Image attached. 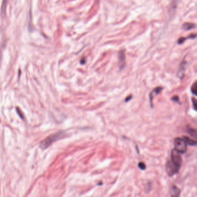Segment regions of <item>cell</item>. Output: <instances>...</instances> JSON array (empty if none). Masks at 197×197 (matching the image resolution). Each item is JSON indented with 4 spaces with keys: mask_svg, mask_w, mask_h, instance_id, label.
I'll return each instance as SVG.
<instances>
[{
    "mask_svg": "<svg viewBox=\"0 0 197 197\" xmlns=\"http://www.w3.org/2000/svg\"><path fill=\"white\" fill-rule=\"evenodd\" d=\"M195 27V25L191 23H185L182 25V29L188 31V30H192Z\"/></svg>",
    "mask_w": 197,
    "mask_h": 197,
    "instance_id": "30bf717a",
    "label": "cell"
},
{
    "mask_svg": "<svg viewBox=\"0 0 197 197\" xmlns=\"http://www.w3.org/2000/svg\"><path fill=\"white\" fill-rule=\"evenodd\" d=\"M171 161L176 167L180 170L182 164V158L179 152L175 149H173L171 151Z\"/></svg>",
    "mask_w": 197,
    "mask_h": 197,
    "instance_id": "3957f363",
    "label": "cell"
},
{
    "mask_svg": "<svg viewBox=\"0 0 197 197\" xmlns=\"http://www.w3.org/2000/svg\"><path fill=\"white\" fill-rule=\"evenodd\" d=\"M195 38H196V34H191L189 36V37H186V38L181 37L178 41H177V43H178V44H179V45H181V44L184 43V42L185 40H188V39H195Z\"/></svg>",
    "mask_w": 197,
    "mask_h": 197,
    "instance_id": "7c38bea8",
    "label": "cell"
},
{
    "mask_svg": "<svg viewBox=\"0 0 197 197\" xmlns=\"http://www.w3.org/2000/svg\"><path fill=\"white\" fill-rule=\"evenodd\" d=\"M9 0H3L1 6V15L2 16L5 15V13H6V9L7 7V4Z\"/></svg>",
    "mask_w": 197,
    "mask_h": 197,
    "instance_id": "4fadbf2b",
    "label": "cell"
},
{
    "mask_svg": "<svg viewBox=\"0 0 197 197\" xmlns=\"http://www.w3.org/2000/svg\"><path fill=\"white\" fill-rule=\"evenodd\" d=\"M163 90V87H157L155 88L154 89L151 91V92L149 94V98H150V106L153 108V100L154 96L157 95L158 94H159L162 90Z\"/></svg>",
    "mask_w": 197,
    "mask_h": 197,
    "instance_id": "52a82bcc",
    "label": "cell"
},
{
    "mask_svg": "<svg viewBox=\"0 0 197 197\" xmlns=\"http://www.w3.org/2000/svg\"><path fill=\"white\" fill-rule=\"evenodd\" d=\"M80 63H81L82 64H85L86 63V60L85 59H83V60H81V61H80Z\"/></svg>",
    "mask_w": 197,
    "mask_h": 197,
    "instance_id": "d6986e66",
    "label": "cell"
},
{
    "mask_svg": "<svg viewBox=\"0 0 197 197\" xmlns=\"http://www.w3.org/2000/svg\"><path fill=\"white\" fill-rule=\"evenodd\" d=\"M187 63L186 61H185L184 60H183L182 63L180 64L179 69L178 71V74H177V75H178V77L180 79H182L184 76V74H185V69H186V67H187Z\"/></svg>",
    "mask_w": 197,
    "mask_h": 197,
    "instance_id": "5b68a950",
    "label": "cell"
},
{
    "mask_svg": "<svg viewBox=\"0 0 197 197\" xmlns=\"http://www.w3.org/2000/svg\"><path fill=\"white\" fill-rule=\"evenodd\" d=\"M64 136H65V133L64 132H61V131L57 132V133H54V134H53L50 135L41 142L40 143L41 148L42 149H45L46 148H48L50 145H51L53 143L55 142V141L60 139V138L64 137Z\"/></svg>",
    "mask_w": 197,
    "mask_h": 197,
    "instance_id": "6da1fadb",
    "label": "cell"
},
{
    "mask_svg": "<svg viewBox=\"0 0 197 197\" xmlns=\"http://www.w3.org/2000/svg\"><path fill=\"white\" fill-rule=\"evenodd\" d=\"M170 196H174V197H177L180 195V190L178 187H177L176 185H173L172 186L170 190Z\"/></svg>",
    "mask_w": 197,
    "mask_h": 197,
    "instance_id": "ba28073f",
    "label": "cell"
},
{
    "mask_svg": "<svg viewBox=\"0 0 197 197\" xmlns=\"http://www.w3.org/2000/svg\"><path fill=\"white\" fill-rule=\"evenodd\" d=\"M119 65L120 69H123L126 65V55L124 50H121L119 53Z\"/></svg>",
    "mask_w": 197,
    "mask_h": 197,
    "instance_id": "8992f818",
    "label": "cell"
},
{
    "mask_svg": "<svg viewBox=\"0 0 197 197\" xmlns=\"http://www.w3.org/2000/svg\"><path fill=\"white\" fill-rule=\"evenodd\" d=\"M187 132H188V134L190 135H191V137L196 138L197 137V134H196V130L195 129H194L193 128H191V127H187Z\"/></svg>",
    "mask_w": 197,
    "mask_h": 197,
    "instance_id": "8fae6325",
    "label": "cell"
},
{
    "mask_svg": "<svg viewBox=\"0 0 197 197\" xmlns=\"http://www.w3.org/2000/svg\"><path fill=\"white\" fill-rule=\"evenodd\" d=\"M132 98V95H130V96H128V97H127V98H126V100H125V102H128V101H130V100H131V98Z\"/></svg>",
    "mask_w": 197,
    "mask_h": 197,
    "instance_id": "ac0fdd59",
    "label": "cell"
},
{
    "mask_svg": "<svg viewBox=\"0 0 197 197\" xmlns=\"http://www.w3.org/2000/svg\"><path fill=\"white\" fill-rule=\"evenodd\" d=\"M172 100L173 101L177 102V103H179V97L178 96H177V95L173 96L172 98Z\"/></svg>",
    "mask_w": 197,
    "mask_h": 197,
    "instance_id": "e0dca14e",
    "label": "cell"
},
{
    "mask_svg": "<svg viewBox=\"0 0 197 197\" xmlns=\"http://www.w3.org/2000/svg\"><path fill=\"white\" fill-rule=\"evenodd\" d=\"M182 138L183 139L185 143H187V145H190V146H196L197 143H196V141L195 140H193V139L188 137H187V136H184V137H182Z\"/></svg>",
    "mask_w": 197,
    "mask_h": 197,
    "instance_id": "9c48e42d",
    "label": "cell"
},
{
    "mask_svg": "<svg viewBox=\"0 0 197 197\" xmlns=\"http://www.w3.org/2000/svg\"><path fill=\"white\" fill-rule=\"evenodd\" d=\"M165 170L166 172L170 176H172L177 173L179 172V170L177 169L172 163L171 162V160L168 161L165 165Z\"/></svg>",
    "mask_w": 197,
    "mask_h": 197,
    "instance_id": "277c9868",
    "label": "cell"
},
{
    "mask_svg": "<svg viewBox=\"0 0 197 197\" xmlns=\"http://www.w3.org/2000/svg\"><path fill=\"white\" fill-rule=\"evenodd\" d=\"M192 102H193V108L194 110H196V105H197V103H196V100L195 98H193L192 99Z\"/></svg>",
    "mask_w": 197,
    "mask_h": 197,
    "instance_id": "2e32d148",
    "label": "cell"
},
{
    "mask_svg": "<svg viewBox=\"0 0 197 197\" xmlns=\"http://www.w3.org/2000/svg\"><path fill=\"white\" fill-rule=\"evenodd\" d=\"M191 92L193 94H194L195 95H197V85L196 82H194V84L193 85L192 87H191Z\"/></svg>",
    "mask_w": 197,
    "mask_h": 197,
    "instance_id": "5bb4252c",
    "label": "cell"
},
{
    "mask_svg": "<svg viewBox=\"0 0 197 197\" xmlns=\"http://www.w3.org/2000/svg\"><path fill=\"white\" fill-rule=\"evenodd\" d=\"M175 149L180 154H184L187 150V145L182 138H176L174 141Z\"/></svg>",
    "mask_w": 197,
    "mask_h": 197,
    "instance_id": "7a4b0ae2",
    "label": "cell"
},
{
    "mask_svg": "<svg viewBox=\"0 0 197 197\" xmlns=\"http://www.w3.org/2000/svg\"><path fill=\"white\" fill-rule=\"evenodd\" d=\"M138 167L141 170H145L146 168V165L143 162H140L138 164Z\"/></svg>",
    "mask_w": 197,
    "mask_h": 197,
    "instance_id": "9a60e30c",
    "label": "cell"
}]
</instances>
